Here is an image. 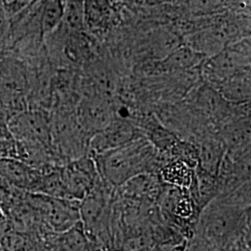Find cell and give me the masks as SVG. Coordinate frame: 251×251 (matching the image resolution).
Segmentation results:
<instances>
[{"label":"cell","mask_w":251,"mask_h":251,"mask_svg":"<svg viewBox=\"0 0 251 251\" xmlns=\"http://www.w3.org/2000/svg\"><path fill=\"white\" fill-rule=\"evenodd\" d=\"M218 4V0H195V6L199 9L213 8Z\"/></svg>","instance_id":"16"},{"label":"cell","mask_w":251,"mask_h":251,"mask_svg":"<svg viewBox=\"0 0 251 251\" xmlns=\"http://www.w3.org/2000/svg\"><path fill=\"white\" fill-rule=\"evenodd\" d=\"M0 15H5L4 12H3V10H2V8H1V4H0ZM6 18H7V17H6Z\"/></svg>","instance_id":"18"},{"label":"cell","mask_w":251,"mask_h":251,"mask_svg":"<svg viewBox=\"0 0 251 251\" xmlns=\"http://www.w3.org/2000/svg\"><path fill=\"white\" fill-rule=\"evenodd\" d=\"M0 251H1V250H0Z\"/></svg>","instance_id":"20"},{"label":"cell","mask_w":251,"mask_h":251,"mask_svg":"<svg viewBox=\"0 0 251 251\" xmlns=\"http://www.w3.org/2000/svg\"><path fill=\"white\" fill-rule=\"evenodd\" d=\"M24 200L54 233H63L80 222V201L78 200L51 198L27 192Z\"/></svg>","instance_id":"2"},{"label":"cell","mask_w":251,"mask_h":251,"mask_svg":"<svg viewBox=\"0 0 251 251\" xmlns=\"http://www.w3.org/2000/svg\"><path fill=\"white\" fill-rule=\"evenodd\" d=\"M76 117L83 129L92 137L104 129L117 116L109 100L83 97L76 106Z\"/></svg>","instance_id":"5"},{"label":"cell","mask_w":251,"mask_h":251,"mask_svg":"<svg viewBox=\"0 0 251 251\" xmlns=\"http://www.w3.org/2000/svg\"><path fill=\"white\" fill-rule=\"evenodd\" d=\"M197 53H192L191 50H180L179 53L172 54L166 66L171 70H181L189 68L198 63Z\"/></svg>","instance_id":"14"},{"label":"cell","mask_w":251,"mask_h":251,"mask_svg":"<svg viewBox=\"0 0 251 251\" xmlns=\"http://www.w3.org/2000/svg\"><path fill=\"white\" fill-rule=\"evenodd\" d=\"M196 175V169L184 162L171 158L162 166L158 176L163 182L178 188L189 190Z\"/></svg>","instance_id":"9"},{"label":"cell","mask_w":251,"mask_h":251,"mask_svg":"<svg viewBox=\"0 0 251 251\" xmlns=\"http://www.w3.org/2000/svg\"><path fill=\"white\" fill-rule=\"evenodd\" d=\"M38 176V170L16 158L0 159V178L14 188L30 193Z\"/></svg>","instance_id":"7"},{"label":"cell","mask_w":251,"mask_h":251,"mask_svg":"<svg viewBox=\"0 0 251 251\" xmlns=\"http://www.w3.org/2000/svg\"><path fill=\"white\" fill-rule=\"evenodd\" d=\"M218 93L233 104L248 103L251 99V72L250 69L234 75L217 87Z\"/></svg>","instance_id":"8"},{"label":"cell","mask_w":251,"mask_h":251,"mask_svg":"<svg viewBox=\"0 0 251 251\" xmlns=\"http://www.w3.org/2000/svg\"><path fill=\"white\" fill-rule=\"evenodd\" d=\"M26 245L25 233L11 228L0 238V250L2 251H24Z\"/></svg>","instance_id":"13"},{"label":"cell","mask_w":251,"mask_h":251,"mask_svg":"<svg viewBox=\"0 0 251 251\" xmlns=\"http://www.w3.org/2000/svg\"><path fill=\"white\" fill-rule=\"evenodd\" d=\"M35 0H0L1 8L7 19L17 14L22 9L26 8Z\"/></svg>","instance_id":"15"},{"label":"cell","mask_w":251,"mask_h":251,"mask_svg":"<svg viewBox=\"0 0 251 251\" xmlns=\"http://www.w3.org/2000/svg\"><path fill=\"white\" fill-rule=\"evenodd\" d=\"M5 233H6V232H5ZM5 233H3V232H0V238L2 237V235H3V234H4Z\"/></svg>","instance_id":"19"},{"label":"cell","mask_w":251,"mask_h":251,"mask_svg":"<svg viewBox=\"0 0 251 251\" xmlns=\"http://www.w3.org/2000/svg\"><path fill=\"white\" fill-rule=\"evenodd\" d=\"M198 148L197 169L217 177L225 157L226 148L222 138L215 131H208L196 143Z\"/></svg>","instance_id":"6"},{"label":"cell","mask_w":251,"mask_h":251,"mask_svg":"<svg viewBox=\"0 0 251 251\" xmlns=\"http://www.w3.org/2000/svg\"><path fill=\"white\" fill-rule=\"evenodd\" d=\"M16 141L41 144L52 149L51 115L48 110L28 108L7 122Z\"/></svg>","instance_id":"3"},{"label":"cell","mask_w":251,"mask_h":251,"mask_svg":"<svg viewBox=\"0 0 251 251\" xmlns=\"http://www.w3.org/2000/svg\"><path fill=\"white\" fill-rule=\"evenodd\" d=\"M144 138L143 131L128 118L116 117L109 125L90 139L89 155L99 154Z\"/></svg>","instance_id":"4"},{"label":"cell","mask_w":251,"mask_h":251,"mask_svg":"<svg viewBox=\"0 0 251 251\" xmlns=\"http://www.w3.org/2000/svg\"><path fill=\"white\" fill-rule=\"evenodd\" d=\"M90 156L100 179L115 188L142 174H158L162 166L171 159L170 154L158 152L145 138Z\"/></svg>","instance_id":"1"},{"label":"cell","mask_w":251,"mask_h":251,"mask_svg":"<svg viewBox=\"0 0 251 251\" xmlns=\"http://www.w3.org/2000/svg\"><path fill=\"white\" fill-rule=\"evenodd\" d=\"M1 158L17 159V143L9 131L7 122L0 119V159Z\"/></svg>","instance_id":"12"},{"label":"cell","mask_w":251,"mask_h":251,"mask_svg":"<svg viewBox=\"0 0 251 251\" xmlns=\"http://www.w3.org/2000/svg\"><path fill=\"white\" fill-rule=\"evenodd\" d=\"M64 0H41V25L44 36L51 33L63 22Z\"/></svg>","instance_id":"11"},{"label":"cell","mask_w":251,"mask_h":251,"mask_svg":"<svg viewBox=\"0 0 251 251\" xmlns=\"http://www.w3.org/2000/svg\"><path fill=\"white\" fill-rule=\"evenodd\" d=\"M171 248H164V247H155L152 249H149L144 251H169Z\"/></svg>","instance_id":"17"},{"label":"cell","mask_w":251,"mask_h":251,"mask_svg":"<svg viewBox=\"0 0 251 251\" xmlns=\"http://www.w3.org/2000/svg\"><path fill=\"white\" fill-rule=\"evenodd\" d=\"M58 234L56 244L58 251H90V243L81 222L71 229Z\"/></svg>","instance_id":"10"}]
</instances>
